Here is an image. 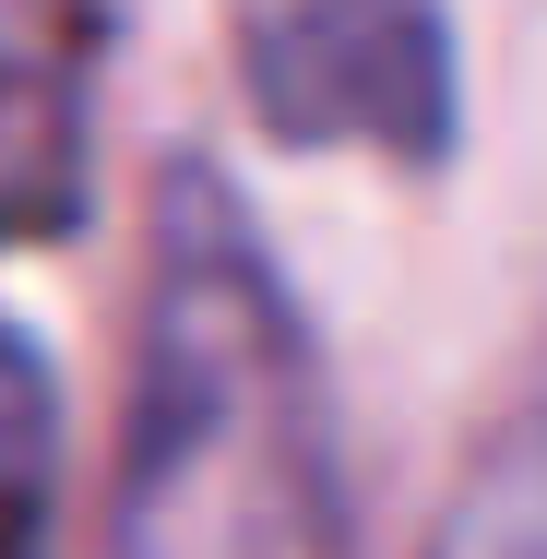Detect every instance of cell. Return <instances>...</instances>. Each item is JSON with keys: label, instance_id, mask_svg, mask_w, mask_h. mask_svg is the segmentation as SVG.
Returning a JSON list of instances; mask_svg holds the SVG:
<instances>
[{"label": "cell", "instance_id": "obj_5", "mask_svg": "<svg viewBox=\"0 0 547 559\" xmlns=\"http://www.w3.org/2000/svg\"><path fill=\"white\" fill-rule=\"evenodd\" d=\"M48 476H60V393H48V357L0 322V536L36 524Z\"/></svg>", "mask_w": 547, "mask_h": 559}, {"label": "cell", "instance_id": "obj_1", "mask_svg": "<svg viewBox=\"0 0 547 559\" xmlns=\"http://www.w3.org/2000/svg\"><path fill=\"white\" fill-rule=\"evenodd\" d=\"M119 559H345V464L310 334L203 167H179L155 215Z\"/></svg>", "mask_w": 547, "mask_h": 559}, {"label": "cell", "instance_id": "obj_4", "mask_svg": "<svg viewBox=\"0 0 547 559\" xmlns=\"http://www.w3.org/2000/svg\"><path fill=\"white\" fill-rule=\"evenodd\" d=\"M440 559H547V417L488 441V464L440 524Z\"/></svg>", "mask_w": 547, "mask_h": 559}, {"label": "cell", "instance_id": "obj_3", "mask_svg": "<svg viewBox=\"0 0 547 559\" xmlns=\"http://www.w3.org/2000/svg\"><path fill=\"white\" fill-rule=\"evenodd\" d=\"M84 215V24L72 0H0V238Z\"/></svg>", "mask_w": 547, "mask_h": 559}, {"label": "cell", "instance_id": "obj_2", "mask_svg": "<svg viewBox=\"0 0 547 559\" xmlns=\"http://www.w3.org/2000/svg\"><path fill=\"white\" fill-rule=\"evenodd\" d=\"M238 96L274 143L440 167L452 96V12L440 0H238Z\"/></svg>", "mask_w": 547, "mask_h": 559}]
</instances>
